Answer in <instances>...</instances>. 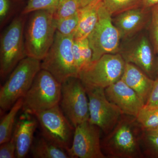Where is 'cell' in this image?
<instances>
[{"mask_svg": "<svg viewBox=\"0 0 158 158\" xmlns=\"http://www.w3.org/2000/svg\"><path fill=\"white\" fill-rule=\"evenodd\" d=\"M78 21V11L68 17L57 20H55L56 31L65 36L74 35L77 27Z\"/></svg>", "mask_w": 158, "mask_h": 158, "instance_id": "cell-26", "label": "cell"}, {"mask_svg": "<svg viewBox=\"0 0 158 158\" xmlns=\"http://www.w3.org/2000/svg\"><path fill=\"white\" fill-rule=\"evenodd\" d=\"M102 0L79 9L78 24L74 40L87 38L93 31L98 19V9Z\"/></svg>", "mask_w": 158, "mask_h": 158, "instance_id": "cell-18", "label": "cell"}, {"mask_svg": "<svg viewBox=\"0 0 158 158\" xmlns=\"http://www.w3.org/2000/svg\"><path fill=\"white\" fill-rule=\"evenodd\" d=\"M158 58H157V77H158Z\"/></svg>", "mask_w": 158, "mask_h": 158, "instance_id": "cell-35", "label": "cell"}, {"mask_svg": "<svg viewBox=\"0 0 158 158\" xmlns=\"http://www.w3.org/2000/svg\"><path fill=\"white\" fill-rule=\"evenodd\" d=\"M110 101L116 105L126 115L137 117L144 103L135 90L122 79L105 89Z\"/></svg>", "mask_w": 158, "mask_h": 158, "instance_id": "cell-14", "label": "cell"}, {"mask_svg": "<svg viewBox=\"0 0 158 158\" xmlns=\"http://www.w3.org/2000/svg\"><path fill=\"white\" fill-rule=\"evenodd\" d=\"M126 62L119 53L103 55L80 73L85 88L105 89L121 79Z\"/></svg>", "mask_w": 158, "mask_h": 158, "instance_id": "cell-7", "label": "cell"}, {"mask_svg": "<svg viewBox=\"0 0 158 158\" xmlns=\"http://www.w3.org/2000/svg\"><path fill=\"white\" fill-rule=\"evenodd\" d=\"M144 131L135 117L123 114L101 140L102 150L107 158H144L141 140Z\"/></svg>", "mask_w": 158, "mask_h": 158, "instance_id": "cell-1", "label": "cell"}, {"mask_svg": "<svg viewBox=\"0 0 158 158\" xmlns=\"http://www.w3.org/2000/svg\"><path fill=\"white\" fill-rule=\"evenodd\" d=\"M23 98L19 99L9 110V112L2 118L0 123V144L9 141L12 138L16 122V116L22 110Z\"/></svg>", "mask_w": 158, "mask_h": 158, "instance_id": "cell-21", "label": "cell"}, {"mask_svg": "<svg viewBox=\"0 0 158 158\" xmlns=\"http://www.w3.org/2000/svg\"><path fill=\"white\" fill-rule=\"evenodd\" d=\"M62 83L48 71L41 69L23 98V112L35 115L59 105Z\"/></svg>", "mask_w": 158, "mask_h": 158, "instance_id": "cell-4", "label": "cell"}, {"mask_svg": "<svg viewBox=\"0 0 158 158\" xmlns=\"http://www.w3.org/2000/svg\"><path fill=\"white\" fill-rule=\"evenodd\" d=\"M73 35L65 36L56 31L53 44L41 61V69L61 83L71 77L79 78L73 52Z\"/></svg>", "mask_w": 158, "mask_h": 158, "instance_id": "cell-5", "label": "cell"}, {"mask_svg": "<svg viewBox=\"0 0 158 158\" xmlns=\"http://www.w3.org/2000/svg\"><path fill=\"white\" fill-rule=\"evenodd\" d=\"M105 9L111 16L142 6V0H102Z\"/></svg>", "mask_w": 158, "mask_h": 158, "instance_id": "cell-22", "label": "cell"}, {"mask_svg": "<svg viewBox=\"0 0 158 158\" xmlns=\"http://www.w3.org/2000/svg\"><path fill=\"white\" fill-rule=\"evenodd\" d=\"M59 1V0H29L22 14L26 15L39 10H55Z\"/></svg>", "mask_w": 158, "mask_h": 158, "instance_id": "cell-27", "label": "cell"}, {"mask_svg": "<svg viewBox=\"0 0 158 158\" xmlns=\"http://www.w3.org/2000/svg\"><path fill=\"white\" fill-rule=\"evenodd\" d=\"M141 148L144 157L158 158V135L144 131L141 138Z\"/></svg>", "mask_w": 158, "mask_h": 158, "instance_id": "cell-24", "label": "cell"}, {"mask_svg": "<svg viewBox=\"0 0 158 158\" xmlns=\"http://www.w3.org/2000/svg\"><path fill=\"white\" fill-rule=\"evenodd\" d=\"M136 118L144 131L152 129L158 126V107L144 105Z\"/></svg>", "mask_w": 158, "mask_h": 158, "instance_id": "cell-23", "label": "cell"}, {"mask_svg": "<svg viewBox=\"0 0 158 158\" xmlns=\"http://www.w3.org/2000/svg\"><path fill=\"white\" fill-rule=\"evenodd\" d=\"M34 116L38 121L41 136L67 151L72 143L75 127L59 104Z\"/></svg>", "mask_w": 158, "mask_h": 158, "instance_id": "cell-9", "label": "cell"}, {"mask_svg": "<svg viewBox=\"0 0 158 158\" xmlns=\"http://www.w3.org/2000/svg\"><path fill=\"white\" fill-rule=\"evenodd\" d=\"M25 15L15 18L3 32L0 43V75L6 78L22 59L27 57L25 48Z\"/></svg>", "mask_w": 158, "mask_h": 158, "instance_id": "cell-6", "label": "cell"}, {"mask_svg": "<svg viewBox=\"0 0 158 158\" xmlns=\"http://www.w3.org/2000/svg\"><path fill=\"white\" fill-rule=\"evenodd\" d=\"M150 9L140 7L117 15L113 22L121 39L132 37L141 31L150 20Z\"/></svg>", "mask_w": 158, "mask_h": 158, "instance_id": "cell-16", "label": "cell"}, {"mask_svg": "<svg viewBox=\"0 0 158 158\" xmlns=\"http://www.w3.org/2000/svg\"><path fill=\"white\" fill-rule=\"evenodd\" d=\"M10 0H0V22L1 26L6 21L7 18L9 17L10 14Z\"/></svg>", "mask_w": 158, "mask_h": 158, "instance_id": "cell-31", "label": "cell"}, {"mask_svg": "<svg viewBox=\"0 0 158 158\" xmlns=\"http://www.w3.org/2000/svg\"><path fill=\"white\" fill-rule=\"evenodd\" d=\"M16 145L14 139L11 138L9 141L1 144L0 158H15Z\"/></svg>", "mask_w": 158, "mask_h": 158, "instance_id": "cell-29", "label": "cell"}, {"mask_svg": "<svg viewBox=\"0 0 158 158\" xmlns=\"http://www.w3.org/2000/svg\"><path fill=\"white\" fill-rule=\"evenodd\" d=\"M38 125L36 116L23 112L16 120L12 138L16 145L17 158L26 157L34 141V134Z\"/></svg>", "mask_w": 158, "mask_h": 158, "instance_id": "cell-15", "label": "cell"}, {"mask_svg": "<svg viewBox=\"0 0 158 158\" xmlns=\"http://www.w3.org/2000/svg\"><path fill=\"white\" fill-rule=\"evenodd\" d=\"M98 13V21L88 37L93 52L92 61L106 54L118 53L121 39L118 30L113 24L112 16L103 5L102 0Z\"/></svg>", "mask_w": 158, "mask_h": 158, "instance_id": "cell-10", "label": "cell"}, {"mask_svg": "<svg viewBox=\"0 0 158 158\" xmlns=\"http://www.w3.org/2000/svg\"><path fill=\"white\" fill-rule=\"evenodd\" d=\"M126 62L138 66L151 78L157 77V58L152 44L147 37L142 36L127 50L121 53Z\"/></svg>", "mask_w": 158, "mask_h": 158, "instance_id": "cell-13", "label": "cell"}, {"mask_svg": "<svg viewBox=\"0 0 158 158\" xmlns=\"http://www.w3.org/2000/svg\"><path fill=\"white\" fill-rule=\"evenodd\" d=\"M121 79L135 91L145 104L152 89L154 80L151 78L138 66L128 62H126Z\"/></svg>", "mask_w": 158, "mask_h": 158, "instance_id": "cell-17", "label": "cell"}, {"mask_svg": "<svg viewBox=\"0 0 158 158\" xmlns=\"http://www.w3.org/2000/svg\"><path fill=\"white\" fill-rule=\"evenodd\" d=\"M41 69V61L31 57H26L18 63L0 89L1 114L25 96Z\"/></svg>", "mask_w": 158, "mask_h": 158, "instance_id": "cell-3", "label": "cell"}, {"mask_svg": "<svg viewBox=\"0 0 158 158\" xmlns=\"http://www.w3.org/2000/svg\"><path fill=\"white\" fill-rule=\"evenodd\" d=\"M73 52L78 73L87 68L92 62L93 52L88 38L73 40Z\"/></svg>", "mask_w": 158, "mask_h": 158, "instance_id": "cell-20", "label": "cell"}, {"mask_svg": "<svg viewBox=\"0 0 158 158\" xmlns=\"http://www.w3.org/2000/svg\"><path fill=\"white\" fill-rule=\"evenodd\" d=\"M79 9L78 0H59L54 11L56 20L75 14Z\"/></svg>", "mask_w": 158, "mask_h": 158, "instance_id": "cell-25", "label": "cell"}, {"mask_svg": "<svg viewBox=\"0 0 158 158\" xmlns=\"http://www.w3.org/2000/svg\"><path fill=\"white\" fill-rule=\"evenodd\" d=\"M158 4V0H142V6L146 9H151Z\"/></svg>", "mask_w": 158, "mask_h": 158, "instance_id": "cell-32", "label": "cell"}, {"mask_svg": "<svg viewBox=\"0 0 158 158\" xmlns=\"http://www.w3.org/2000/svg\"><path fill=\"white\" fill-rule=\"evenodd\" d=\"M145 131L150 134H154V135H158V126L157 127L152 129Z\"/></svg>", "mask_w": 158, "mask_h": 158, "instance_id": "cell-34", "label": "cell"}, {"mask_svg": "<svg viewBox=\"0 0 158 158\" xmlns=\"http://www.w3.org/2000/svg\"><path fill=\"white\" fill-rule=\"evenodd\" d=\"M150 10L151 41L156 54L158 55V4L152 6Z\"/></svg>", "mask_w": 158, "mask_h": 158, "instance_id": "cell-28", "label": "cell"}, {"mask_svg": "<svg viewBox=\"0 0 158 158\" xmlns=\"http://www.w3.org/2000/svg\"><path fill=\"white\" fill-rule=\"evenodd\" d=\"M31 152L34 158H70L66 150L41 135L34 140Z\"/></svg>", "mask_w": 158, "mask_h": 158, "instance_id": "cell-19", "label": "cell"}, {"mask_svg": "<svg viewBox=\"0 0 158 158\" xmlns=\"http://www.w3.org/2000/svg\"><path fill=\"white\" fill-rule=\"evenodd\" d=\"M144 105L148 106L158 107V77L154 80L152 89Z\"/></svg>", "mask_w": 158, "mask_h": 158, "instance_id": "cell-30", "label": "cell"}, {"mask_svg": "<svg viewBox=\"0 0 158 158\" xmlns=\"http://www.w3.org/2000/svg\"><path fill=\"white\" fill-rule=\"evenodd\" d=\"M89 102V121L101 129L105 135L114 128L123 114L109 100L105 89L85 88Z\"/></svg>", "mask_w": 158, "mask_h": 158, "instance_id": "cell-11", "label": "cell"}, {"mask_svg": "<svg viewBox=\"0 0 158 158\" xmlns=\"http://www.w3.org/2000/svg\"><path fill=\"white\" fill-rule=\"evenodd\" d=\"M101 0H78V2L79 9H81L84 7H86L93 4V3L97 2Z\"/></svg>", "mask_w": 158, "mask_h": 158, "instance_id": "cell-33", "label": "cell"}, {"mask_svg": "<svg viewBox=\"0 0 158 158\" xmlns=\"http://www.w3.org/2000/svg\"><path fill=\"white\" fill-rule=\"evenodd\" d=\"M54 9L33 12L25 33L26 56L42 60L54 42L56 28Z\"/></svg>", "mask_w": 158, "mask_h": 158, "instance_id": "cell-2", "label": "cell"}, {"mask_svg": "<svg viewBox=\"0 0 158 158\" xmlns=\"http://www.w3.org/2000/svg\"><path fill=\"white\" fill-rule=\"evenodd\" d=\"M59 105L75 128L89 119L88 95L79 78L71 77L62 82Z\"/></svg>", "mask_w": 158, "mask_h": 158, "instance_id": "cell-8", "label": "cell"}, {"mask_svg": "<svg viewBox=\"0 0 158 158\" xmlns=\"http://www.w3.org/2000/svg\"><path fill=\"white\" fill-rule=\"evenodd\" d=\"M101 130L89 120L75 128L71 146L67 150L71 158H106L102 150Z\"/></svg>", "mask_w": 158, "mask_h": 158, "instance_id": "cell-12", "label": "cell"}]
</instances>
